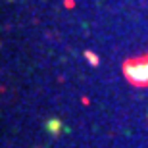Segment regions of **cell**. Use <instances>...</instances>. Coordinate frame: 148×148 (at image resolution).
Masks as SVG:
<instances>
[{"label": "cell", "instance_id": "6da1fadb", "mask_svg": "<svg viewBox=\"0 0 148 148\" xmlns=\"http://www.w3.org/2000/svg\"><path fill=\"white\" fill-rule=\"evenodd\" d=\"M123 75L133 87H148V52L123 64Z\"/></svg>", "mask_w": 148, "mask_h": 148}]
</instances>
